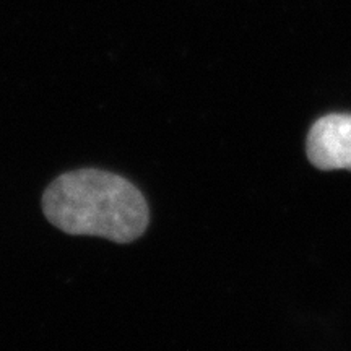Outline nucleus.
<instances>
[{
  "mask_svg": "<svg viewBox=\"0 0 351 351\" xmlns=\"http://www.w3.org/2000/svg\"><path fill=\"white\" fill-rule=\"evenodd\" d=\"M44 217L72 236L129 244L147 231L150 210L140 189L109 171L83 168L60 174L43 195Z\"/></svg>",
  "mask_w": 351,
  "mask_h": 351,
  "instance_id": "f257e3e1",
  "label": "nucleus"
},
{
  "mask_svg": "<svg viewBox=\"0 0 351 351\" xmlns=\"http://www.w3.org/2000/svg\"><path fill=\"white\" fill-rule=\"evenodd\" d=\"M307 158L324 171H351V114H328L311 127Z\"/></svg>",
  "mask_w": 351,
  "mask_h": 351,
  "instance_id": "f03ea898",
  "label": "nucleus"
}]
</instances>
